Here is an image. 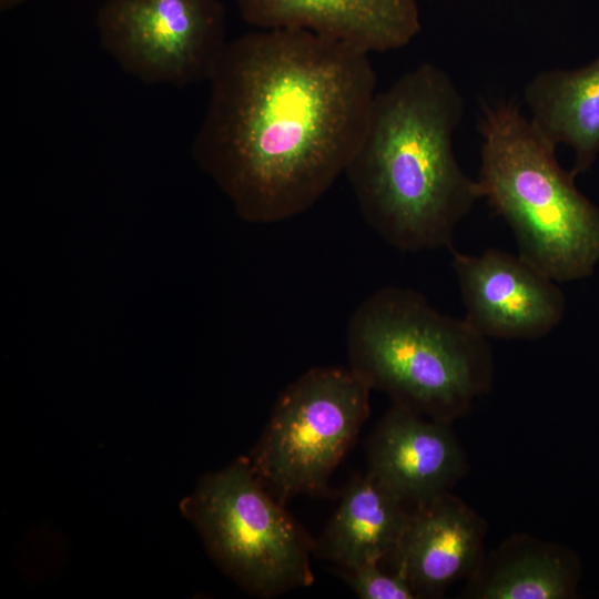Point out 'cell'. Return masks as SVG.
<instances>
[{"label": "cell", "mask_w": 599, "mask_h": 599, "mask_svg": "<svg viewBox=\"0 0 599 599\" xmlns=\"http://www.w3.org/2000/svg\"><path fill=\"white\" fill-rule=\"evenodd\" d=\"M368 54L300 29L229 42L192 156L243 221L297 216L345 173L376 94Z\"/></svg>", "instance_id": "6da1fadb"}, {"label": "cell", "mask_w": 599, "mask_h": 599, "mask_svg": "<svg viewBox=\"0 0 599 599\" xmlns=\"http://www.w3.org/2000/svg\"><path fill=\"white\" fill-rule=\"evenodd\" d=\"M464 99L451 78L425 62L376 93L345 175L365 222L403 252L449 247L481 199L458 164L454 133Z\"/></svg>", "instance_id": "7a4b0ae2"}, {"label": "cell", "mask_w": 599, "mask_h": 599, "mask_svg": "<svg viewBox=\"0 0 599 599\" xmlns=\"http://www.w3.org/2000/svg\"><path fill=\"white\" fill-rule=\"evenodd\" d=\"M346 346L349 367L372 389L432 419L451 424L493 383L488 338L412 288L386 286L363 300Z\"/></svg>", "instance_id": "3957f363"}, {"label": "cell", "mask_w": 599, "mask_h": 599, "mask_svg": "<svg viewBox=\"0 0 599 599\" xmlns=\"http://www.w3.org/2000/svg\"><path fill=\"white\" fill-rule=\"evenodd\" d=\"M478 184L510 227L519 255L556 282L591 275L599 263V207L576 186L556 148L514 102L485 105Z\"/></svg>", "instance_id": "277c9868"}, {"label": "cell", "mask_w": 599, "mask_h": 599, "mask_svg": "<svg viewBox=\"0 0 599 599\" xmlns=\"http://www.w3.org/2000/svg\"><path fill=\"white\" fill-rule=\"evenodd\" d=\"M182 509L217 566L254 596L314 581L315 540L255 474L248 457L205 475Z\"/></svg>", "instance_id": "5b68a950"}, {"label": "cell", "mask_w": 599, "mask_h": 599, "mask_svg": "<svg viewBox=\"0 0 599 599\" xmlns=\"http://www.w3.org/2000/svg\"><path fill=\"white\" fill-rule=\"evenodd\" d=\"M370 390L349 366L313 367L282 390L248 456L276 499L327 488L369 415Z\"/></svg>", "instance_id": "8992f818"}, {"label": "cell", "mask_w": 599, "mask_h": 599, "mask_svg": "<svg viewBox=\"0 0 599 599\" xmlns=\"http://www.w3.org/2000/svg\"><path fill=\"white\" fill-rule=\"evenodd\" d=\"M97 29L125 73L177 88L209 82L230 42L220 0H106Z\"/></svg>", "instance_id": "52a82bcc"}, {"label": "cell", "mask_w": 599, "mask_h": 599, "mask_svg": "<svg viewBox=\"0 0 599 599\" xmlns=\"http://www.w3.org/2000/svg\"><path fill=\"white\" fill-rule=\"evenodd\" d=\"M465 319L486 338L532 341L562 321L566 297L558 282L519 254L489 248L453 252Z\"/></svg>", "instance_id": "ba28073f"}, {"label": "cell", "mask_w": 599, "mask_h": 599, "mask_svg": "<svg viewBox=\"0 0 599 599\" xmlns=\"http://www.w3.org/2000/svg\"><path fill=\"white\" fill-rule=\"evenodd\" d=\"M367 473L408 506L449 493L467 471V459L450 423L392 404L367 445Z\"/></svg>", "instance_id": "9c48e42d"}, {"label": "cell", "mask_w": 599, "mask_h": 599, "mask_svg": "<svg viewBox=\"0 0 599 599\" xmlns=\"http://www.w3.org/2000/svg\"><path fill=\"white\" fill-rule=\"evenodd\" d=\"M486 522L450 491L410 507L398 546L387 560L418 598H436L470 577L484 557Z\"/></svg>", "instance_id": "30bf717a"}, {"label": "cell", "mask_w": 599, "mask_h": 599, "mask_svg": "<svg viewBox=\"0 0 599 599\" xmlns=\"http://www.w3.org/2000/svg\"><path fill=\"white\" fill-rule=\"evenodd\" d=\"M257 29H300L367 53L397 50L420 30L416 0H235Z\"/></svg>", "instance_id": "8fae6325"}, {"label": "cell", "mask_w": 599, "mask_h": 599, "mask_svg": "<svg viewBox=\"0 0 599 599\" xmlns=\"http://www.w3.org/2000/svg\"><path fill=\"white\" fill-rule=\"evenodd\" d=\"M410 508L369 473L353 477L325 529L314 557L339 569L387 561L396 550Z\"/></svg>", "instance_id": "7c38bea8"}, {"label": "cell", "mask_w": 599, "mask_h": 599, "mask_svg": "<svg viewBox=\"0 0 599 599\" xmlns=\"http://www.w3.org/2000/svg\"><path fill=\"white\" fill-rule=\"evenodd\" d=\"M580 562L565 546L512 535L467 578L465 598L569 599L577 593Z\"/></svg>", "instance_id": "4fadbf2b"}, {"label": "cell", "mask_w": 599, "mask_h": 599, "mask_svg": "<svg viewBox=\"0 0 599 599\" xmlns=\"http://www.w3.org/2000/svg\"><path fill=\"white\" fill-rule=\"evenodd\" d=\"M524 101L537 130L555 146L572 150L571 174L586 172L599 154V57L579 69L537 73Z\"/></svg>", "instance_id": "5bb4252c"}, {"label": "cell", "mask_w": 599, "mask_h": 599, "mask_svg": "<svg viewBox=\"0 0 599 599\" xmlns=\"http://www.w3.org/2000/svg\"><path fill=\"white\" fill-rule=\"evenodd\" d=\"M345 582L362 599H417V595L398 572L386 571L380 562L341 569Z\"/></svg>", "instance_id": "9a60e30c"}]
</instances>
